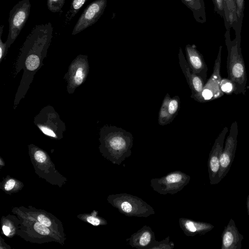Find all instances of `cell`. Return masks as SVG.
<instances>
[{
    "mask_svg": "<svg viewBox=\"0 0 249 249\" xmlns=\"http://www.w3.org/2000/svg\"><path fill=\"white\" fill-rule=\"evenodd\" d=\"M190 180L189 175L180 171H175L160 178L151 179L150 186L160 195H174L182 190Z\"/></svg>",
    "mask_w": 249,
    "mask_h": 249,
    "instance_id": "52a82bcc",
    "label": "cell"
},
{
    "mask_svg": "<svg viewBox=\"0 0 249 249\" xmlns=\"http://www.w3.org/2000/svg\"><path fill=\"white\" fill-rule=\"evenodd\" d=\"M109 202L122 214L127 216L147 217L154 214V209L138 196L126 193L112 195Z\"/></svg>",
    "mask_w": 249,
    "mask_h": 249,
    "instance_id": "277c9868",
    "label": "cell"
},
{
    "mask_svg": "<svg viewBox=\"0 0 249 249\" xmlns=\"http://www.w3.org/2000/svg\"><path fill=\"white\" fill-rule=\"evenodd\" d=\"M2 231L4 234L6 236L8 235L10 232V228L5 225L2 227Z\"/></svg>",
    "mask_w": 249,
    "mask_h": 249,
    "instance_id": "d6a6232c",
    "label": "cell"
},
{
    "mask_svg": "<svg viewBox=\"0 0 249 249\" xmlns=\"http://www.w3.org/2000/svg\"><path fill=\"white\" fill-rule=\"evenodd\" d=\"M248 214L249 215V194L248 196L246 201Z\"/></svg>",
    "mask_w": 249,
    "mask_h": 249,
    "instance_id": "836d02e7",
    "label": "cell"
},
{
    "mask_svg": "<svg viewBox=\"0 0 249 249\" xmlns=\"http://www.w3.org/2000/svg\"><path fill=\"white\" fill-rule=\"evenodd\" d=\"M65 0H47V6L50 11L59 13L62 11Z\"/></svg>",
    "mask_w": 249,
    "mask_h": 249,
    "instance_id": "d4e9b609",
    "label": "cell"
},
{
    "mask_svg": "<svg viewBox=\"0 0 249 249\" xmlns=\"http://www.w3.org/2000/svg\"><path fill=\"white\" fill-rule=\"evenodd\" d=\"M155 240L154 232L151 227L146 225L143 226L126 239L130 246L138 249H148L149 246Z\"/></svg>",
    "mask_w": 249,
    "mask_h": 249,
    "instance_id": "e0dca14e",
    "label": "cell"
},
{
    "mask_svg": "<svg viewBox=\"0 0 249 249\" xmlns=\"http://www.w3.org/2000/svg\"><path fill=\"white\" fill-rule=\"evenodd\" d=\"M53 28L51 22L37 25L27 36L16 62L15 76L23 70L14 102L15 109L24 98L36 72L43 65L53 37Z\"/></svg>",
    "mask_w": 249,
    "mask_h": 249,
    "instance_id": "6da1fadb",
    "label": "cell"
},
{
    "mask_svg": "<svg viewBox=\"0 0 249 249\" xmlns=\"http://www.w3.org/2000/svg\"><path fill=\"white\" fill-rule=\"evenodd\" d=\"M174 243L170 241L169 236L160 241L155 240L148 247V249H173Z\"/></svg>",
    "mask_w": 249,
    "mask_h": 249,
    "instance_id": "cb8c5ba5",
    "label": "cell"
},
{
    "mask_svg": "<svg viewBox=\"0 0 249 249\" xmlns=\"http://www.w3.org/2000/svg\"><path fill=\"white\" fill-rule=\"evenodd\" d=\"M34 228L37 232L41 235H47L50 232L47 226L39 222H36L34 224Z\"/></svg>",
    "mask_w": 249,
    "mask_h": 249,
    "instance_id": "83f0119b",
    "label": "cell"
},
{
    "mask_svg": "<svg viewBox=\"0 0 249 249\" xmlns=\"http://www.w3.org/2000/svg\"><path fill=\"white\" fill-rule=\"evenodd\" d=\"M219 88L224 94L227 95L234 93L235 90V84L228 78L221 79L219 84Z\"/></svg>",
    "mask_w": 249,
    "mask_h": 249,
    "instance_id": "603a6c76",
    "label": "cell"
},
{
    "mask_svg": "<svg viewBox=\"0 0 249 249\" xmlns=\"http://www.w3.org/2000/svg\"><path fill=\"white\" fill-rule=\"evenodd\" d=\"M238 131V124L234 121L231 125L230 133L226 139L221 155L218 172V183L227 175L234 160L237 144Z\"/></svg>",
    "mask_w": 249,
    "mask_h": 249,
    "instance_id": "9c48e42d",
    "label": "cell"
},
{
    "mask_svg": "<svg viewBox=\"0 0 249 249\" xmlns=\"http://www.w3.org/2000/svg\"><path fill=\"white\" fill-rule=\"evenodd\" d=\"M89 70L87 55L79 54L72 60L64 76L67 83V91L69 94L73 93L76 89L86 81Z\"/></svg>",
    "mask_w": 249,
    "mask_h": 249,
    "instance_id": "ba28073f",
    "label": "cell"
},
{
    "mask_svg": "<svg viewBox=\"0 0 249 249\" xmlns=\"http://www.w3.org/2000/svg\"><path fill=\"white\" fill-rule=\"evenodd\" d=\"M225 44L228 51L227 68L228 78L235 86L234 94L245 95L247 82L245 62L242 54L241 34H235V37L231 40L230 29L225 34Z\"/></svg>",
    "mask_w": 249,
    "mask_h": 249,
    "instance_id": "3957f363",
    "label": "cell"
},
{
    "mask_svg": "<svg viewBox=\"0 0 249 249\" xmlns=\"http://www.w3.org/2000/svg\"><path fill=\"white\" fill-rule=\"evenodd\" d=\"M100 148L113 163L120 165L131 155L132 134L114 125H104L100 131Z\"/></svg>",
    "mask_w": 249,
    "mask_h": 249,
    "instance_id": "7a4b0ae2",
    "label": "cell"
},
{
    "mask_svg": "<svg viewBox=\"0 0 249 249\" xmlns=\"http://www.w3.org/2000/svg\"><path fill=\"white\" fill-rule=\"evenodd\" d=\"M243 239V235L239 232L234 221L231 218L222 233L221 249H241Z\"/></svg>",
    "mask_w": 249,
    "mask_h": 249,
    "instance_id": "2e32d148",
    "label": "cell"
},
{
    "mask_svg": "<svg viewBox=\"0 0 249 249\" xmlns=\"http://www.w3.org/2000/svg\"><path fill=\"white\" fill-rule=\"evenodd\" d=\"M178 56L180 67L191 90V97L200 102L205 81L200 76L192 71L180 47Z\"/></svg>",
    "mask_w": 249,
    "mask_h": 249,
    "instance_id": "4fadbf2b",
    "label": "cell"
},
{
    "mask_svg": "<svg viewBox=\"0 0 249 249\" xmlns=\"http://www.w3.org/2000/svg\"><path fill=\"white\" fill-rule=\"evenodd\" d=\"M192 12L196 21L199 23L206 22V14L203 0H181Z\"/></svg>",
    "mask_w": 249,
    "mask_h": 249,
    "instance_id": "d6986e66",
    "label": "cell"
},
{
    "mask_svg": "<svg viewBox=\"0 0 249 249\" xmlns=\"http://www.w3.org/2000/svg\"><path fill=\"white\" fill-rule=\"evenodd\" d=\"M214 5V10L224 20L225 18L224 0H212Z\"/></svg>",
    "mask_w": 249,
    "mask_h": 249,
    "instance_id": "484cf974",
    "label": "cell"
},
{
    "mask_svg": "<svg viewBox=\"0 0 249 249\" xmlns=\"http://www.w3.org/2000/svg\"><path fill=\"white\" fill-rule=\"evenodd\" d=\"M88 0H72L69 10L66 14L65 23L70 21Z\"/></svg>",
    "mask_w": 249,
    "mask_h": 249,
    "instance_id": "7402d4cb",
    "label": "cell"
},
{
    "mask_svg": "<svg viewBox=\"0 0 249 249\" xmlns=\"http://www.w3.org/2000/svg\"><path fill=\"white\" fill-rule=\"evenodd\" d=\"M225 18L224 21L226 30L233 29L236 24V7L235 0H224Z\"/></svg>",
    "mask_w": 249,
    "mask_h": 249,
    "instance_id": "ffe728a7",
    "label": "cell"
},
{
    "mask_svg": "<svg viewBox=\"0 0 249 249\" xmlns=\"http://www.w3.org/2000/svg\"><path fill=\"white\" fill-rule=\"evenodd\" d=\"M3 28V25L0 26V63L4 59L8 52L6 43V42H3L1 39Z\"/></svg>",
    "mask_w": 249,
    "mask_h": 249,
    "instance_id": "4316f807",
    "label": "cell"
},
{
    "mask_svg": "<svg viewBox=\"0 0 249 249\" xmlns=\"http://www.w3.org/2000/svg\"><path fill=\"white\" fill-rule=\"evenodd\" d=\"M38 222L46 225L47 227H50L51 225V220L46 216L43 214H39L37 217Z\"/></svg>",
    "mask_w": 249,
    "mask_h": 249,
    "instance_id": "f546056e",
    "label": "cell"
},
{
    "mask_svg": "<svg viewBox=\"0 0 249 249\" xmlns=\"http://www.w3.org/2000/svg\"><path fill=\"white\" fill-rule=\"evenodd\" d=\"M222 46L220 45L216 59L214 61L213 72L205 83L201 93L200 102L204 103L219 98L224 95L219 88L220 82L222 79L220 75L221 53Z\"/></svg>",
    "mask_w": 249,
    "mask_h": 249,
    "instance_id": "30bf717a",
    "label": "cell"
},
{
    "mask_svg": "<svg viewBox=\"0 0 249 249\" xmlns=\"http://www.w3.org/2000/svg\"><path fill=\"white\" fill-rule=\"evenodd\" d=\"M107 0H95L84 10L76 23L71 35H75L95 23L103 14Z\"/></svg>",
    "mask_w": 249,
    "mask_h": 249,
    "instance_id": "8fae6325",
    "label": "cell"
},
{
    "mask_svg": "<svg viewBox=\"0 0 249 249\" xmlns=\"http://www.w3.org/2000/svg\"><path fill=\"white\" fill-rule=\"evenodd\" d=\"M180 228L187 236L202 235L212 230L214 226L209 223L196 221L186 218H179Z\"/></svg>",
    "mask_w": 249,
    "mask_h": 249,
    "instance_id": "ac0fdd59",
    "label": "cell"
},
{
    "mask_svg": "<svg viewBox=\"0 0 249 249\" xmlns=\"http://www.w3.org/2000/svg\"><path fill=\"white\" fill-rule=\"evenodd\" d=\"M236 7L237 22L235 27L233 29L235 34L241 33L242 24L244 17L245 0H235Z\"/></svg>",
    "mask_w": 249,
    "mask_h": 249,
    "instance_id": "44dd1931",
    "label": "cell"
},
{
    "mask_svg": "<svg viewBox=\"0 0 249 249\" xmlns=\"http://www.w3.org/2000/svg\"><path fill=\"white\" fill-rule=\"evenodd\" d=\"M228 128L225 126L215 139L209 153L208 168L210 183L214 185L218 183V172L220 166V159L222 154L225 136Z\"/></svg>",
    "mask_w": 249,
    "mask_h": 249,
    "instance_id": "7c38bea8",
    "label": "cell"
},
{
    "mask_svg": "<svg viewBox=\"0 0 249 249\" xmlns=\"http://www.w3.org/2000/svg\"><path fill=\"white\" fill-rule=\"evenodd\" d=\"M29 0L18 1L9 12V33L6 40L8 49L11 47L26 23L30 13Z\"/></svg>",
    "mask_w": 249,
    "mask_h": 249,
    "instance_id": "8992f818",
    "label": "cell"
},
{
    "mask_svg": "<svg viewBox=\"0 0 249 249\" xmlns=\"http://www.w3.org/2000/svg\"><path fill=\"white\" fill-rule=\"evenodd\" d=\"M179 97L176 95L171 98L168 93L165 96L160 107L158 123L160 125H165L171 123L177 115L180 108Z\"/></svg>",
    "mask_w": 249,
    "mask_h": 249,
    "instance_id": "5bb4252c",
    "label": "cell"
},
{
    "mask_svg": "<svg viewBox=\"0 0 249 249\" xmlns=\"http://www.w3.org/2000/svg\"><path fill=\"white\" fill-rule=\"evenodd\" d=\"M15 181L13 179H10L8 180L5 184L4 189L6 191H10L12 190L15 185Z\"/></svg>",
    "mask_w": 249,
    "mask_h": 249,
    "instance_id": "1f68e13d",
    "label": "cell"
},
{
    "mask_svg": "<svg viewBox=\"0 0 249 249\" xmlns=\"http://www.w3.org/2000/svg\"><path fill=\"white\" fill-rule=\"evenodd\" d=\"M34 158L36 161L42 163L46 160L47 156L42 151L36 150L34 154Z\"/></svg>",
    "mask_w": 249,
    "mask_h": 249,
    "instance_id": "f1b7e54d",
    "label": "cell"
},
{
    "mask_svg": "<svg viewBox=\"0 0 249 249\" xmlns=\"http://www.w3.org/2000/svg\"><path fill=\"white\" fill-rule=\"evenodd\" d=\"M87 220L88 222L94 226H98L100 224V220L93 216L88 217Z\"/></svg>",
    "mask_w": 249,
    "mask_h": 249,
    "instance_id": "4dcf8cb0",
    "label": "cell"
},
{
    "mask_svg": "<svg viewBox=\"0 0 249 249\" xmlns=\"http://www.w3.org/2000/svg\"><path fill=\"white\" fill-rule=\"evenodd\" d=\"M185 52L186 60L192 71L200 76L205 81L208 68L203 55L194 44L186 45Z\"/></svg>",
    "mask_w": 249,
    "mask_h": 249,
    "instance_id": "9a60e30c",
    "label": "cell"
},
{
    "mask_svg": "<svg viewBox=\"0 0 249 249\" xmlns=\"http://www.w3.org/2000/svg\"><path fill=\"white\" fill-rule=\"evenodd\" d=\"M34 123L44 135L55 139H61L66 129L65 123L61 120L53 107L47 105L35 117Z\"/></svg>",
    "mask_w": 249,
    "mask_h": 249,
    "instance_id": "5b68a950",
    "label": "cell"
}]
</instances>
